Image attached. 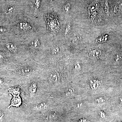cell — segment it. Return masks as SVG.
<instances>
[{"instance_id": "obj_1", "label": "cell", "mask_w": 122, "mask_h": 122, "mask_svg": "<svg viewBox=\"0 0 122 122\" xmlns=\"http://www.w3.org/2000/svg\"><path fill=\"white\" fill-rule=\"evenodd\" d=\"M48 79L51 83H57L61 80V76L58 72L56 71H53L51 72L48 74Z\"/></svg>"}, {"instance_id": "obj_2", "label": "cell", "mask_w": 122, "mask_h": 122, "mask_svg": "<svg viewBox=\"0 0 122 122\" xmlns=\"http://www.w3.org/2000/svg\"><path fill=\"white\" fill-rule=\"evenodd\" d=\"M34 70L29 66H23L21 67L17 70V72L18 74L22 76L28 75L32 73Z\"/></svg>"}, {"instance_id": "obj_3", "label": "cell", "mask_w": 122, "mask_h": 122, "mask_svg": "<svg viewBox=\"0 0 122 122\" xmlns=\"http://www.w3.org/2000/svg\"><path fill=\"white\" fill-rule=\"evenodd\" d=\"M21 103L22 100L20 96H13L10 107L13 106L19 107L21 105Z\"/></svg>"}, {"instance_id": "obj_4", "label": "cell", "mask_w": 122, "mask_h": 122, "mask_svg": "<svg viewBox=\"0 0 122 122\" xmlns=\"http://www.w3.org/2000/svg\"><path fill=\"white\" fill-rule=\"evenodd\" d=\"M38 85L37 83L35 82H33L30 84L28 86V91L31 94H35L37 91Z\"/></svg>"}, {"instance_id": "obj_5", "label": "cell", "mask_w": 122, "mask_h": 122, "mask_svg": "<svg viewBox=\"0 0 122 122\" xmlns=\"http://www.w3.org/2000/svg\"><path fill=\"white\" fill-rule=\"evenodd\" d=\"M10 93L13 96H20L21 93V89L19 86H15L12 87L9 91Z\"/></svg>"}, {"instance_id": "obj_6", "label": "cell", "mask_w": 122, "mask_h": 122, "mask_svg": "<svg viewBox=\"0 0 122 122\" xmlns=\"http://www.w3.org/2000/svg\"><path fill=\"white\" fill-rule=\"evenodd\" d=\"M46 102H44L39 103L36 105L35 108L37 111L44 110L46 108Z\"/></svg>"}, {"instance_id": "obj_7", "label": "cell", "mask_w": 122, "mask_h": 122, "mask_svg": "<svg viewBox=\"0 0 122 122\" xmlns=\"http://www.w3.org/2000/svg\"><path fill=\"white\" fill-rule=\"evenodd\" d=\"M19 26L22 30H25L30 29L31 26L29 24L25 22H21L19 24Z\"/></svg>"}, {"instance_id": "obj_8", "label": "cell", "mask_w": 122, "mask_h": 122, "mask_svg": "<svg viewBox=\"0 0 122 122\" xmlns=\"http://www.w3.org/2000/svg\"><path fill=\"white\" fill-rule=\"evenodd\" d=\"M102 54L101 51L99 50H94L91 51L90 53V56L93 58H96Z\"/></svg>"}, {"instance_id": "obj_9", "label": "cell", "mask_w": 122, "mask_h": 122, "mask_svg": "<svg viewBox=\"0 0 122 122\" xmlns=\"http://www.w3.org/2000/svg\"><path fill=\"white\" fill-rule=\"evenodd\" d=\"M40 46V42L39 39H36L33 41H32L31 43V47L33 49H37L39 48Z\"/></svg>"}, {"instance_id": "obj_10", "label": "cell", "mask_w": 122, "mask_h": 122, "mask_svg": "<svg viewBox=\"0 0 122 122\" xmlns=\"http://www.w3.org/2000/svg\"><path fill=\"white\" fill-rule=\"evenodd\" d=\"M99 7V4L97 2H94L89 6V8L91 12L95 11Z\"/></svg>"}, {"instance_id": "obj_11", "label": "cell", "mask_w": 122, "mask_h": 122, "mask_svg": "<svg viewBox=\"0 0 122 122\" xmlns=\"http://www.w3.org/2000/svg\"><path fill=\"white\" fill-rule=\"evenodd\" d=\"M90 86H91L92 88L93 89H96L98 87L99 83L98 81H96V80H93V81H91Z\"/></svg>"}, {"instance_id": "obj_12", "label": "cell", "mask_w": 122, "mask_h": 122, "mask_svg": "<svg viewBox=\"0 0 122 122\" xmlns=\"http://www.w3.org/2000/svg\"><path fill=\"white\" fill-rule=\"evenodd\" d=\"M7 47L10 50L13 52H16L17 50L16 47L12 44H10L7 45Z\"/></svg>"}, {"instance_id": "obj_13", "label": "cell", "mask_w": 122, "mask_h": 122, "mask_svg": "<svg viewBox=\"0 0 122 122\" xmlns=\"http://www.w3.org/2000/svg\"><path fill=\"white\" fill-rule=\"evenodd\" d=\"M60 51V49L58 46H55L52 48L51 53L53 55H56Z\"/></svg>"}, {"instance_id": "obj_14", "label": "cell", "mask_w": 122, "mask_h": 122, "mask_svg": "<svg viewBox=\"0 0 122 122\" xmlns=\"http://www.w3.org/2000/svg\"><path fill=\"white\" fill-rule=\"evenodd\" d=\"M107 35H105V36H102L100 37L98 39H97V42L98 43H102L103 42H105L106 41L107 38Z\"/></svg>"}, {"instance_id": "obj_15", "label": "cell", "mask_w": 122, "mask_h": 122, "mask_svg": "<svg viewBox=\"0 0 122 122\" xmlns=\"http://www.w3.org/2000/svg\"><path fill=\"white\" fill-rule=\"evenodd\" d=\"M104 8H105V12L107 15L109 16V6H108V4L107 3V1H106V2H105V5H104Z\"/></svg>"}, {"instance_id": "obj_16", "label": "cell", "mask_w": 122, "mask_h": 122, "mask_svg": "<svg viewBox=\"0 0 122 122\" xmlns=\"http://www.w3.org/2000/svg\"><path fill=\"white\" fill-rule=\"evenodd\" d=\"M71 29V24L70 23H69V24L67 25V26H66V28L65 30V36H66V34L68 33L69 32V31H70Z\"/></svg>"}, {"instance_id": "obj_17", "label": "cell", "mask_w": 122, "mask_h": 122, "mask_svg": "<svg viewBox=\"0 0 122 122\" xmlns=\"http://www.w3.org/2000/svg\"><path fill=\"white\" fill-rule=\"evenodd\" d=\"M40 0H36L35 5L36 6V9H37L39 8L40 7Z\"/></svg>"}, {"instance_id": "obj_18", "label": "cell", "mask_w": 122, "mask_h": 122, "mask_svg": "<svg viewBox=\"0 0 122 122\" xmlns=\"http://www.w3.org/2000/svg\"><path fill=\"white\" fill-rule=\"evenodd\" d=\"M70 5L69 4H67L65 6V11H66V12H68V11H69V10L70 9Z\"/></svg>"}, {"instance_id": "obj_19", "label": "cell", "mask_w": 122, "mask_h": 122, "mask_svg": "<svg viewBox=\"0 0 122 122\" xmlns=\"http://www.w3.org/2000/svg\"><path fill=\"white\" fill-rule=\"evenodd\" d=\"M5 58V56L3 53L0 52V60H2Z\"/></svg>"}, {"instance_id": "obj_20", "label": "cell", "mask_w": 122, "mask_h": 122, "mask_svg": "<svg viewBox=\"0 0 122 122\" xmlns=\"http://www.w3.org/2000/svg\"><path fill=\"white\" fill-rule=\"evenodd\" d=\"M3 116H4V114H3V113L2 112H0V121H1L2 120Z\"/></svg>"}, {"instance_id": "obj_21", "label": "cell", "mask_w": 122, "mask_h": 122, "mask_svg": "<svg viewBox=\"0 0 122 122\" xmlns=\"http://www.w3.org/2000/svg\"><path fill=\"white\" fill-rule=\"evenodd\" d=\"M4 81L2 78L0 77V85H2L4 83Z\"/></svg>"}, {"instance_id": "obj_22", "label": "cell", "mask_w": 122, "mask_h": 122, "mask_svg": "<svg viewBox=\"0 0 122 122\" xmlns=\"http://www.w3.org/2000/svg\"></svg>"}]
</instances>
